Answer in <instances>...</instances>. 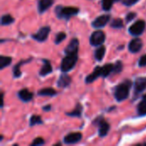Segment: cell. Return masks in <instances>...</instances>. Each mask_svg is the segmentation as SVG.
Returning a JSON list of instances; mask_svg holds the SVG:
<instances>
[{
    "label": "cell",
    "mask_w": 146,
    "mask_h": 146,
    "mask_svg": "<svg viewBox=\"0 0 146 146\" xmlns=\"http://www.w3.org/2000/svg\"><path fill=\"white\" fill-rule=\"evenodd\" d=\"M131 80H126L117 86L115 90V98L118 102H122L126 100L129 96V90L131 88Z\"/></svg>",
    "instance_id": "obj_1"
},
{
    "label": "cell",
    "mask_w": 146,
    "mask_h": 146,
    "mask_svg": "<svg viewBox=\"0 0 146 146\" xmlns=\"http://www.w3.org/2000/svg\"><path fill=\"white\" fill-rule=\"evenodd\" d=\"M78 61V54H67L61 63V70L62 72H68L72 70Z\"/></svg>",
    "instance_id": "obj_2"
},
{
    "label": "cell",
    "mask_w": 146,
    "mask_h": 146,
    "mask_svg": "<svg viewBox=\"0 0 146 146\" xmlns=\"http://www.w3.org/2000/svg\"><path fill=\"white\" fill-rule=\"evenodd\" d=\"M79 13V9L75 7H62L57 6L56 8V14L58 18L69 19L71 16L75 15Z\"/></svg>",
    "instance_id": "obj_3"
},
{
    "label": "cell",
    "mask_w": 146,
    "mask_h": 146,
    "mask_svg": "<svg viewBox=\"0 0 146 146\" xmlns=\"http://www.w3.org/2000/svg\"><path fill=\"white\" fill-rule=\"evenodd\" d=\"M145 28V22L143 20H139L135 23H133L129 27V33L133 36H139L141 35Z\"/></svg>",
    "instance_id": "obj_4"
},
{
    "label": "cell",
    "mask_w": 146,
    "mask_h": 146,
    "mask_svg": "<svg viewBox=\"0 0 146 146\" xmlns=\"http://www.w3.org/2000/svg\"><path fill=\"white\" fill-rule=\"evenodd\" d=\"M105 41V33L103 31H95L91 38H90V43L93 46H98L104 44Z\"/></svg>",
    "instance_id": "obj_5"
},
{
    "label": "cell",
    "mask_w": 146,
    "mask_h": 146,
    "mask_svg": "<svg viewBox=\"0 0 146 146\" xmlns=\"http://www.w3.org/2000/svg\"><path fill=\"white\" fill-rule=\"evenodd\" d=\"M95 123L97 124V126L98 127V133L100 137H104L108 134V132L110 128V124L102 117L98 118L95 121Z\"/></svg>",
    "instance_id": "obj_6"
},
{
    "label": "cell",
    "mask_w": 146,
    "mask_h": 146,
    "mask_svg": "<svg viewBox=\"0 0 146 146\" xmlns=\"http://www.w3.org/2000/svg\"><path fill=\"white\" fill-rule=\"evenodd\" d=\"M50 32V27H43L38 31L37 33L33 34L32 37H33V38H34L35 40H37L38 42H44L47 39Z\"/></svg>",
    "instance_id": "obj_7"
},
{
    "label": "cell",
    "mask_w": 146,
    "mask_h": 146,
    "mask_svg": "<svg viewBox=\"0 0 146 146\" xmlns=\"http://www.w3.org/2000/svg\"><path fill=\"white\" fill-rule=\"evenodd\" d=\"M110 15H103L96 18L92 21V25L94 28H102L107 25V23L110 21Z\"/></svg>",
    "instance_id": "obj_8"
},
{
    "label": "cell",
    "mask_w": 146,
    "mask_h": 146,
    "mask_svg": "<svg viewBox=\"0 0 146 146\" xmlns=\"http://www.w3.org/2000/svg\"><path fill=\"white\" fill-rule=\"evenodd\" d=\"M81 139H82V134L80 133H71L64 137L63 141L67 145H73L80 141Z\"/></svg>",
    "instance_id": "obj_9"
},
{
    "label": "cell",
    "mask_w": 146,
    "mask_h": 146,
    "mask_svg": "<svg viewBox=\"0 0 146 146\" xmlns=\"http://www.w3.org/2000/svg\"><path fill=\"white\" fill-rule=\"evenodd\" d=\"M146 90V77L137 78L134 83V92L139 94Z\"/></svg>",
    "instance_id": "obj_10"
},
{
    "label": "cell",
    "mask_w": 146,
    "mask_h": 146,
    "mask_svg": "<svg viewBox=\"0 0 146 146\" xmlns=\"http://www.w3.org/2000/svg\"><path fill=\"white\" fill-rule=\"evenodd\" d=\"M143 47V42L140 38H136L134 39H133L129 44H128V50L130 52L132 53H137L139 52Z\"/></svg>",
    "instance_id": "obj_11"
},
{
    "label": "cell",
    "mask_w": 146,
    "mask_h": 146,
    "mask_svg": "<svg viewBox=\"0 0 146 146\" xmlns=\"http://www.w3.org/2000/svg\"><path fill=\"white\" fill-rule=\"evenodd\" d=\"M78 50H79V40L77 38H73L64 50L67 55V54L78 53Z\"/></svg>",
    "instance_id": "obj_12"
},
{
    "label": "cell",
    "mask_w": 146,
    "mask_h": 146,
    "mask_svg": "<svg viewBox=\"0 0 146 146\" xmlns=\"http://www.w3.org/2000/svg\"><path fill=\"white\" fill-rule=\"evenodd\" d=\"M100 76H102V67H96L94 71L86 78V83H92Z\"/></svg>",
    "instance_id": "obj_13"
},
{
    "label": "cell",
    "mask_w": 146,
    "mask_h": 146,
    "mask_svg": "<svg viewBox=\"0 0 146 146\" xmlns=\"http://www.w3.org/2000/svg\"><path fill=\"white\" fill-rule=\"evenodd\" d=\"M54 3V0H39L38 3V9L39 13H44Z\"/></svg>",
    "instance_id": "obj_14"
},
{
    "label": "cell",
    "mask_w": 146,
    "mask_h": 146,
    "mask_svg": "<svg viewBox=\"0 0 146 146\" xmlns=\"http://www.w3.org/2000/svg\"><path fill=\"white\" fill-rule=\"evenodd\" d=\"M33 93L30 92L27 89H22L18 92V97L23 102H29L33 99Z\"/></svg>",
    "instance_id": "obj_15"
},
{
    "label": "cell",
    "mask_w": 146,
    "mask_h": 146,
    "mask_svg": "<svg viewBox=\"0 0 146 146\" xmlns=\"http://www.w3.org/2000/svg\"><path fill=\"white\" fill-rule=\"evenodd\" d=\"M43 62H44V65L39 71V75L40 76H46L47 74H50L52 72V67L50 65V61L43 60Z\"/></svg>",
    "instance_id": "obj_16"
},
{
    "label": "cell",
    "mask_w": 146,
    "mask_h": 146,
    "mask_svg": "<svg viewBox=\"0 0 146 146\" xmlns=\"http://www.w3.org/2000/svg\"><path fill=\"white\" fill-rule=\"evenodd\" d=\"M71 83V78L67 74H62L57 81V86L59 87H67Z\"/></svg>",
    "instance_id": "obj_17"
},
{
    "label": "cell",
    "mask_w": 146,
    "mask_h": 146,
    "mask_svg": "<svg viewBox=\"0 0 146 146\" xmlns=\"http://www.w3.org/2000/svg\"><path fill=\"white\" fill-rule=\"evenodd\" d=\"M32 61V58L28 59V60H24V61H21L19 62L14 68H13V74L15 78H18L21 75V70H20V67L22 65V64H25L27 62H29Z\"/></svg>",
    "instance_id": "obj_18"
},
{
    "label": "cell",
    "mask_w": 146,
    "mask_h": 146,
    "mask_svg": "<svg viewBox=\"0 0 146 146\" xmlns=\"http://www.w3.org/2000/svg\"><path fill=\"white\" fill-rule=\"evenodd\" d=\"M138 114L140 116L146 115V95H145L141 102L138 105Z\"/></svg>",
    "instance_id": "obj_19"
},
{
    "label": "cell",
    "mask_w": 146,
    "mask_h": 146,
    "mask_svg": "<svg viewBox=\"0 0 146 146\" xmlns=\"http://www.w3.org/2000/svg\"><path fill=\"white\" fill-rule=\"evenodd\" d=\"M105 50H106V48L102 45L100 46L99 48H98L96 50H95V53H94V56H95V59L98 62H101L104 57V55H105Z\"/></svg>",
    "instance_id": "obj_20"
},
{
    "label": "cell",
    "mask_w": 146,
    "mask_h": 146,
    "mask_svg": "<svg viewBox=\"0 0 146 146\" xmlns=\"http://www.w3.org/2000/svg\"><path fill=\"white\" fill-rule=\"evenodd\" d=\"M114 70V64L112 63H107L104 66L102 67V77L105 78L108 75H110Z\"/></svg>",
    "instance_id": "obj_21"
},
{
    "label": "cell",
    "mask_w": 146,
    "mask_h": 146,
    "mask_svg": "<svg viewBox=\"0 0 146 146\" xmlns=\"http://www.w3.org/2000/svg\"><path fill=\"white\" fill-rule=\"evenodd\" d=\"M56 91L53 88H44L42 90H40L38 92V95L39 96H48V97H53V96H56Z\"/></svg>",
    "instance_id": "obj_22"
},
{
    "label": "cell",
    "mask_w": 146,
    "mask_h": 146,
    "mask_svg": "<svg viewBox=\"0 0 146 146\" xmlns=\"http://www.w3.org/2000/svg\"><path fill=\"white\" fill-rule=\"evenodd\" d=\"M12 62V59L10 56H0V69H3L5 67L9 66Z\"/></svg>",
    "instance_id": "obj_23"
},
{
    "label": "cell",
    "mask_w": 146,
    "mask_h": 146,
    "mask_svg": "<svg viewBox=\"0 0 146 146\" xmlns=\"http://www.w3.org/2000/svg\"><path fill=\"white\" fill-rule=\"evenodd\" d=\"M15 21V19L10 15H3L1 18V24L3 26H6V25H9L11 24L13 21Z\"/></svg>",
    "instance_id": "obj_24"
},
{
    "label": "cell",
    "mask_w": 146,
    "mask_h": 146,
    "mask_svg": "<svg viewBox=\"0 0 146 146\" xmlns=\"http://www.w3.org/2000/svg\"><path fill=\"white\" fill-rule=\"evenodd\" d=\"M81 113H82V107L80 106V104H77L75 110H74L72 112H69V113H67L68 115L69 116H76V117H80L81 115Z\"/></svg>",
    "instance_id": "obj_25"
},
{
    "label": "cell",
    "mask_w": 146,
    "mask_h": 146,
    "mask_svg": "<svg viewBox=\"0 0 146 146\" xmlns=\"http://www.w3.org/2000/svg\"><path fill=\"white\" fill-rule=\"evenodd\" d=\"M110 26L111 27L113 28H116V29H119V28H122L124 27V24H123V21L120 18H116V19H114L112 21V22L110 23Z\"/></svg>",
    "instance_id": "obj_26"
},
{
    "label": "cell",
    "mask_w": 146,
    "mask_h": 146,
    "mask_svg": "<svg viewBox=\"0 0 146 146\" xmlns=\"http://www.w3.org/2000/svg\"><path fill=\"white\" fill-rule=\"evenodd\" d=\"M43 123V121L41 119L40 116L38 115H32L31 118H30V126L33 127V126H35V125H39V124H42Z\"/></svg>",
    "instance_id": "obj_27"
},
{
    "label": "cell",
    "mask_w": 146,
    "mask_h": 146,
    "mask_svg": "<svg viewBox=\"0 0 146 146\" xmlns=\"http://www.w3.org/2000/svg\"><path fill=\"white\" fill-rule=\"evenodd\" d=\"M114 0H102V8L104 10H110L113 6Z\"/></svg>",
    "instance_id": "obj_28"
},
{
    "label": "cell",
    "mask_w": 146,
    "mask_h": 146,
    "mask_svg": "<svg viewBox=\"0 0 146 146\" xmlns=\"http://www.w3.org/2000/svg\"><path fill=\"white\" fill-rule=\"evenodd\" d=\"M66 38V33H63V32H61V33H58L56 36V38H55V44H59L62 41H63L64 39Z\"/></svg>",
    "instance_id": "obj_29"
},
{
    "label": "cell",
    "mask_w": 146,
    "mask_h": 146,
    "mask_svg": "<svg viewBox=\"0 0 146 146\" xmlns=\"http://www.w3.org/2000/svg\"><path fill=\"white\" fill-rule=\"evenodd\" d=\"M122 63L121 61H117L115 64H114V70H113V73H120L121 70H122Z\"/></svg>",
    "instance_id": "obj_30"
},
{
    "label": "cell",
    "mask_w": 146,
    "mask_h": 146,
    "mask_svg": "<svg viewBox=\"0 0 146 146\" xmlns=\"http://www.w3.org/2000/svg\"><path fill=\"white\" fill-rule=\"evenodd\" d=\"M44 144V140L42 138H37L36 139H34V141L31 144L32 146H37V145H42Z\"/></svg>",
    "instance_id": "obj_31"
},
{
    "label": "cell",
    "mask_w": 146,
    "mask_h": 146,
    "mask_svg": "<svg viewBox=\"0 0 146 146\" xmlns=\"http://www.w3.org/2000/svg\"><path fill=\"white\" fill-rule=\"evenodd\" d=\"M139 0H122L123 4L127 5V6H132L133 4H135L136 3H138Z\"/></svg>",
    "instance_id": "obj_32"
},
{
    "label": "cell",
    "mask_w": 146,
    "mask_h": 146,
    "mask_svg": "<svg viewBox=\"0 0 146 146\" xmlns=\"http://www.w3.org/2000/svg\"><path fill=\"white\" fill-rule=\"evenodd\" d=\"M139 67H145L146 66V55L142 56L139 60Z\"/></svg>",
    "instance_id": "obj_33"
},
{
    "label": "cell",
    "mask_w": 146,
    "mask_h": 146,
    "mask_svg": "<svg viewBox=\"0 0 146 146\" xmlns=\"http://www.w3.org/2000/svg\"><path fill=\"white\" fill-rule=\"evenodd\" d=\"M135 16H136V14H135V13H133V12H130V13H128V14L127 15V16H126L127 22L131 21L133 19H134V18H135Z\"/></svg>",
    "instance_id": "obj_34"
},
{
    "label": "cell",
    "mask_w": 146,
    "mask_h": 146,
    "mask_svg": "<svg viewBox=\"0 0 146 146\" xmlns=\"http://www.w3.org/2000/svg\"><path fill=\"white\" fill-rule=\"evenodd\" d=\"M50 109H51L50 105H46V106H44V107L43 108V110H44V111H49V110H50Z\"/></svg>",
    "instance_id": "obj_35"
},
{
    "label": "cell",
    "mask_w": 146,
    "mask_h": 146,
    "mask_svg": "<svg viewBox=\"0 0 146 146\" xmlns=\"http://www.w3.org/2000/svg\"><path fill=\"white\" fill-rule=\"evenodd\" d=\"M114 1H119V0H114Z\"/></svg>",
    "instance_id": "obj_36"
}]
</instances>
